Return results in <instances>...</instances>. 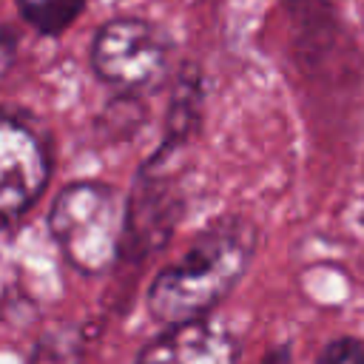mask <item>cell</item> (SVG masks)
Masks as SVG:
<instances>
[{
  "label": "cell",
  "mask_w": 364,
  "mask_h": 364,
  "mask_svg": "<svg viewBox=\"0 0 364 364\" xmlns=\"http://www.w3.org/2000/svg\"><path fill=\"white\" fill-rule=\"evenodd\" d=\"M256 247V230L239 216H225L202 230L191 247L162 267L145 296L148 313L162 324L205 318L245 276Z\"/></svg>",
  "instance_id": "1"
},
{
  "label": "cell",
  "mask_w": 364,
  "mask_h": 364,
  "mask_svg": "<svg viewBox=\"0 0 364 364\" xmlns=\"http://www.w3.org/2000/svg\"><path fill=\"white\" fill-rule=\"evenodd\" d=\"M125 210L128 205L114 185L97 179L68 182L51 202L48 230L74 270L100 276L119 262Z\"/></svg>",
  "instance_id": "2"
},
{
  "label": "cell",
  "mask_w": 364,
  "mask_h": 364,
  "mask_svg": "<svg viewBox=\"0 0 364 364\" xmlns=\"http://www.w3.org/2000/svg\"><path fill=\"white\" fill-rule=\"evenodd\" d=\"M173 60L168 31L145 17H111L91 40V68L122 94H145L165 82Z\"/></svg>",
  "instance_id": "3"
},
{
  "label": "cell",
  "mask_w": 364,
  "mask_h": 364,
  "mask_svg": "<svg viewBox=\"0 0 364 364\" xmlns=\"http://www.w3.org/2000/svg\"><path fill=\"white\" fill-rule=\"evenodd\" d=\"M43 142L20 119L0 114V228L23 216L48 185Z\"/></svg>",
  "instance_id": "4"
},
{
  "label": "cell",
  "mask_w": 364,
  "mask_h": 364,
  "mask_svg": "<svg viewBox=\"0 0 364 364\" xmlns=\"http://www.w3.org/2000/svg\"><path fill=\"white\" fill-rule=\"evenodd\" d=\"M239 341L230 330L205 318L171 324L162 336L148 341L136 364H236Z\"/></svg>",
  "instance_id": "5"
},
{
  "label": "cell",
  "mask_w": 364,
  "mask_h": 364,
  "mask_svg": "<svg viewBox=\"0 0 364 364\" xmlns=\"http://www.w3.org/2000/svg\"><path fill=\"white\" fill-rule=\"evenodd\" d=\"M17 9L31 28L54 37L77 20V14L85 9V0H17Z\"/></svg>",
  "instance_id": "6"
},
{
  "label": "cell",
  "mask_w": 364,
  "mask_h": 364,
  "mask_svg": "<svg viewBox=\"0 0 364 364\" xmlns=\"http://www.w3.org/2000/svg\"><path fill=\"white\" fill-rule=\"evenodd\" d=\"M28 364H82V338L77 330L60 327L37 338Z\"/></svg>",
  "instance_id": "7"
},
{
  "label": "cell",
  "mask_w": 364,
  "mask_h": 364,
  "mask_svg": "<svg viewBox=\"0 0 364 364\" xmlns=\"http://www.w3.org/2000/svg\"><path fill=\"white\" fill-rule=\"evenodd\" d=\"M316 364H364V341L353 336L333 338L318 350Z\"/></svg>",
  "instance_id": "8"
},
{
  "label": "cell",
  "mask_w": 364,
  "mask_h": 364,
  "mask_svg": "<svg viewBox=\"0 0 364 364\" xmlns=\"http://www.w3.org/2000/svg\"><path fill=\"white\" fill-rule=\"evenodd\" d=\"M14 54H17V34L0 23V80L9 74L11 63H14Z\"/></svg>",
  "instance_id": "9"
},
{
  "label": "cell",
  "mask_w": 364,
  "mask_h": 364,
  "mask_svg": "<svg viewBox=\"0 0 364 364\" xmlns=\"http://www.w3.org/2000/svg\"><path fill=\"white\" fill-rule=\"evenodd\" d=\"M262 364H293V355H290V347L287 344H279L273 350H267V355L262 358Z\"/></svg>",
  "instance_id": "10"
}]
</instances>
